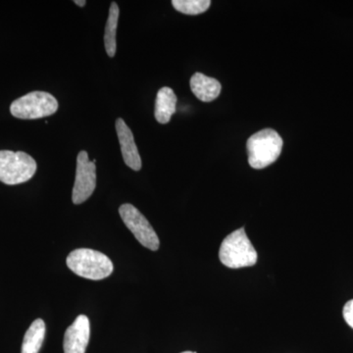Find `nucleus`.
I'll use <instances>...</instances> for the list:
<instances>
[{
  "label": "nucleus",
  "instance_id": "f257e3e1",
  "mask_svg": "<svg viewBox=\"0 0 353 353\" xmlns=\"http://www.w3.org/2000/svg\"><path fill=\"white\" fill-rule=\"evenodd\" d=\"M67 266L80 277L99 281L109 277L113 263L103 253L88 248H78L67 257Z\"/></svg>",
  "mask_w": 353,
  "mask_h": 353
},
{
  "label": "nucleus",
  "instance_id": "f03ea898",
  "mask_svg": "<svg viewBox=\"0 0 353 353\" xmlns=\"http://www.w3.org/2000/svg\"><path fill=\"white\" fill-rule=\"evenodd\" d=\"M283 143L280 134L272 129L252 134L246 143L248 163L253 169H263L273 164L282 152Z\"/></svg>",
  "mask_w": 353,
  "mask_h": 353
},
{
  "label": "nucleus",
  "instance_id": "7ed1b4c3",
  "mask_svg": "<svg viewBox=\"0 0 353 353\" xmlns=\"http://www.w3.org/2000/svg\"><path fill=\"white\" fill-rule=\"evenodd\" d=\"M219 259L225 266L232 269L250 267L256 263V250L246 236L243 228L236 230L223 241Z\"/></svg>",
  "mask_w": 353,
  "mask_h": 353
},
{
  "label": "nucleus",
  "instance_id": "20e7f679",
  "mask_svg": "<svg viewBox=\"0 0 353 353\" xmlns=\"http://www.w3.org/2000/svg\"><path fill=\"white\" fill-rule=\"evenodd\" d=\"M37 162L28 153L0 150V182L19 185L31 180L37 172Z\"/></svg>",
  "mask_w": 353,
  "mask_h": 353
},
{
  "label": "nucleus",
  "instance_id": "39448f33",
  "mask_svg": "<svg viewBox=\"0 0 353 353\" xmlns=\"http://www.w3.org/2000/svg\"><path fill=\"white\" fill-rule=\"evenodd\" d=\"M58 101L46 92H32L12 102L10 112L19 119H39L57 112Z\"/></svg>",
  "mask_w": 353,
  "mask_h": 353
},
{
  "label": "nucleus",
  "instance_id": "423d86ee",
  "mask_svg": "<svg viewBox=\"0 0 353 353\" xmlns=\"http://www.w3.org/2000/svg\"><path fill=\"white\" fill-rule=\"evenodd\" d=\"M119 214L128 229L136 236L141 245L157 252L159 248V239L148 219L132 204H123Z\"/></svg>",
  "mask_w": 353,
  "mask_h": 353
},
{
  "label": "nucleus",
  "instance_id": "0eeeda50",
  "mask_svg": "<svg viewBox=\"0 0 353 353\" xmlns=\"http://www.w3.org/2000/svg\"><path fill=\"white\" fill-rule=\"evenodd\" d=\"M97 185V168L94 161H90L87 152H81L77 157L75 183L72 201L81 204L90 199Z\"/></svg>",
  "mask_w": 353,
  "mask_h": 353
},
{
  "label": "nucleus",
  "instance_id": "6e6552de",
  "mask_svg": "<svg viewBox=\"0 0 353 353\" xmlns=\"http://www.w3.org/2000/svg\"><path fill=\"white\" fill-rule=\"evenodd\" d=\"M90 336V320L87 316H78L65 333L64 353H85Z\"/></svg>",
  "mask_w": 353,
  "mask_h": 353
},
{
  "label": "nucleus",
  "instance_id": "1a4fd4ad",
  "mask_svg": "<svg viewBox=\"0 0 353 353\" xmlns=\"http://www.w3.org/2000/svg\"><path fill=\"white\" fill-rule=\"evenodd\" d=\"M115 126L118 139H119L121 152H122L125 163L132 170H141V159L139 157L138 148H137L136 143H134L132 130L128 127L122 118H118L116 120Z\"/></svg>",
  "mask_w": 353,
  "mask_h": 353
},
{
  "label": "nucleus",
  "instance_id": "9d476101",
  "mask_svg": "<svg viewBox=\"0 0 353 353\" xmlns=\"http://www.w3.org/2000/svg\"><path fill=\"white\" fill-rule=\"evenodd\" d=\"M190 88L199 101L210 102L219 97L222 85L214 78L196 73L190 79Z\"/></svg>",
  "mask_w": 353,
  "mask_h": 353
},
{
  "label": "nucleus",
  "instance_id": "9b49d317",
  "mask_svg": "<svg viewBox=\"0 0 353 353\" xmlns=\"http://www.w3.org/2000/svg\"><path fill=\"white\" fill-rule=\"evenodd\" d=\"M176 97L170 88H160L155 101V119L160 124L170 122L172 116L176 112Z\"/></svg>",
  "mask_w": 353,
  "mask_h": 353
},
{
  "label": "nucleus",
  "instance_id": "f8f14e48",
  "mask_svg": "<svg viewBox=\"0 0 353 353\" xmlns=\"http://www.w3.org/2000/svg\"><path fill=\"white\" fill-rule=\"evenodd\" d=\"M46 336V324L43 320L37 319L26 332L23 340L22 353H39Z\"/></svg>",
  "mask_w": 353,
  "mask_h": 353
},
{
  "label": "nucleus",
  "instance_id": "ddd939ff",
  "mask_svg": "<svg viewBox=\"0 0 353 353\" xmlns=\"http://www.w3.org/2000/svg\"><path fill=\"white\" fill-rule=\"evenodd\" d=\"M119 6L116 2L111 3L109 9L108 23L104 32V46L106 53L109 57H114L117 50V41H116V32H117L118 20H119Z\"/></svg>",
  "mask_w": 353,
  "mask_h": 353
},
{
  "label": "nucleus",
  "instance_id": "4468645a",
  "mask_svg": "<svg viewBox=\"0 0 353 353\" xmlns=\"http://www.w3.org/2000/svg\"><path fill=\"white\" fill-rule=\"evenodd\" d=\"M174 8L176 11L187 15H199L208 10L210 0H173Z\"/></svg>",
  "mask_w": 353,
  "mask_h": 353
},
{
  "label": "nucleus",
  "instance_id": "2eb2a0df",
  "mask_svg": "<svg viewBox=\"0 0 353 353\" xmlns=\"http://www.w3.org/2000/svg\"><path fill=\"white\" fill-rule=\"evenodd\" d=\"M343 318L345 322L353 329V299L345 303L343 311Z\"/></svg>",
  "mask_w": 353,
  "mask_h": 353
},
{
  "label": "nucleus",
  "instance_id": "dca6fc26",
  "mask_svg": "<svg viewBox=\"0 0 353 353\" xmlns=\"http://www.w3.org/2000/svg\"><path fill=\"white\" fill-rule=\"evenodd\" d=\"M74 2H75L77 6L80 7H83L87 4V1H85V0H75Z\"/></svg>",
  "mask_w": 353,
  "mask_h": 353
},
{
  "label": "nucleus",
  "instance_id": "f3484780",
  "mask_svg": "<svg viewBox=\"0 0 353 353\" xmlns=\"http://www.w3.org/2000/svg\"><path fill=\"white\" fill-rule=\"evenodd\" d=\"M182 353H196V352H183Z\"/></svg>",
  "mask_w": 353,
  "mask_h": 353
}]
</instances>
